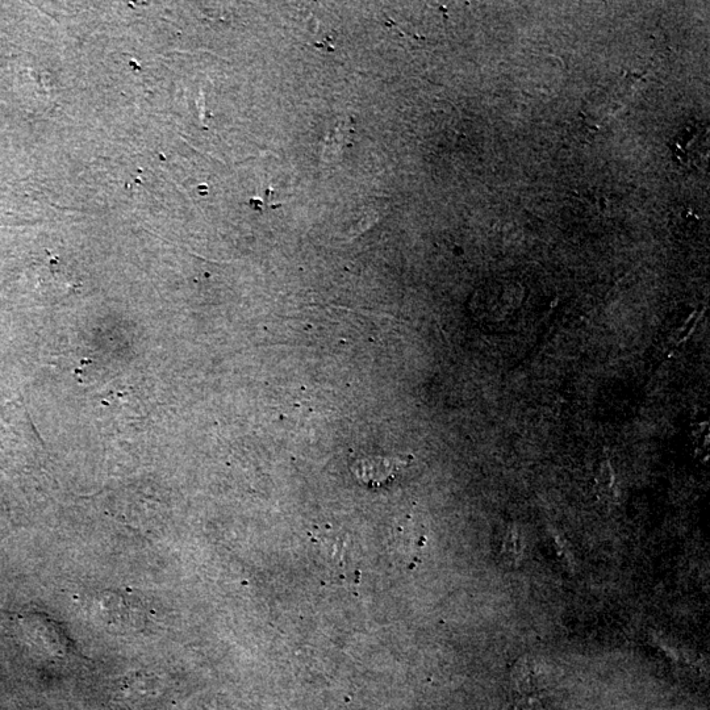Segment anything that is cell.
I'll list each match as a JSON object with an SVG mask.
<instances>
[{"instance_id": "obj_1", "label": "cell", "mask_w": 710, "mask_h": 710, "mask_svg": "<svg viewBox=\"0 0 710 710\" xmlns=\"http://www.w3.org/2000/svg\"><path fill=\"white\" fill-rule=\"evenodd\" d=\"M405 465L407 463L396 458H369L355 463L353 471L362 482L379 486L380 483L395 479L398 471Z\"/></svg>"}, {"instance_id": "obj_2", "label": "cell", "mask_w": 710, "mask_h": 710, "mask_svg": "<svg viewBox=\"0 0 710 710\" xmlns=\"http://www.w3.org/2000/svg\"><path fill=\"white\" fill-rule=\"evenodd\" d=\"M538 664L534 659L525 657L517 662L515 671H513V678L516 679L517 686L524 689V691H529V689L536 688V678H538Z\"/></svg>"}, {"instance_id": "obj_3", "label": "cell", "mask_w": 710, "mask_h": 710, "mask_svg": "<svg viewBox=\"0 0 710 710\" xmlns=\"http://www.w3.org/2000/svg\"><path fill=\"white\" fill-rule=\"evenodd\" d=\"M522 547L520 542V534L517 528L508 530L507 536L503 544V558L509 566H517L521 559Z\"/></svg>"}, {"instance_id": "obj_4", "label": "cell", "mask_w": 710, "mask_h": 710, "mask_svg": "<svg viewBox=\"0 0 710 710\" xmlns=\"http://www.w3.org/2000/svg\"><path fill=\"white\" fill-rule=\"evenodd\" d=\"M515 710H541V705L536 700H524Z\"/></svg>"}]
</instances>
